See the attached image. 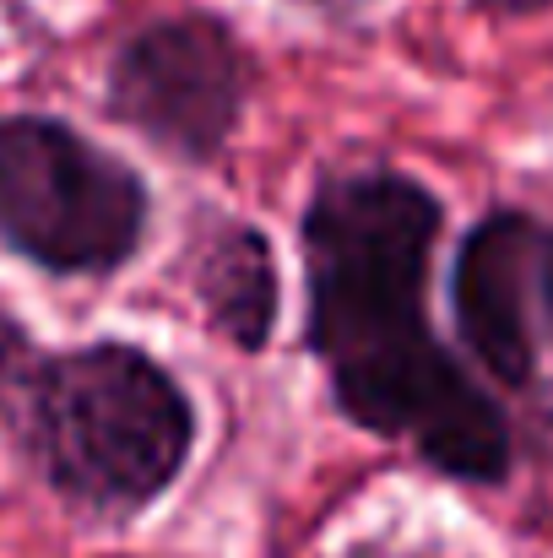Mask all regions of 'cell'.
Here are the masks:
<instances>
[{
  "mask_svg": "<svg viewBox=\"0 0 553 558\" xmlns=\"http://www.w3.org/2000/svg\"><path fill=\"white\" fill-rule=\"evenodd\" d=\"M153 222L147 180L55 114L0 109V244L49 277H109Z\"/></svg>",
  "mask_w": 553,
  "mask_h": 558,
  "instance_id": "3",
  "label": "cell"
},
{
  "mask_svg": "<svg viewBox=\"0 0 553 558\" xmlns=\"http://www.w3.org/2000/svg\"><path fill=\"white\" fill-rule=\"evenodd\" d=\"M440 228V195L390 163L326 174L299 228L304 337L348 423L407 445L450 483L494 488L516 439L505 407L429 326Z\"/></svg>",
  "mask_w": 553,
  "mask_h": 558,
  "instance_id": "1",
  "label": "cell"
},
{
  "mask_svg": "<svg viewBox=\"0 0 553 558\" xmlns=\"http://www.w3.org/2000/svg\"><path fill=\"white\" fill-rule=\"evenodd\" d=\"M348 558H440V554H396V548H359Z\"/></svg>",
  "mask_w": 553,
  "mask_h": 558,
  "instance_id": "10",
  "label": "cell"
},
{
  "mask_svg": "<svg viewBox=\"0 0 553 558\" xmlns=\"http://www.w3.org/2000/svg\"><path fill=\"white\" fill-rule=\"evenodd\" d=\"M250 49L217 11H175L131 33L109 60V114L180 163H212L250 104Z\"/></svg>",
  "mask_w": 553,
  "mask_h": 558,
  "instance_id": "4",
  "label": "cell"
},
{
  "mask_svg": "<svg viewBox=\"0 0 553 558\" xmlns=\"http://www.w3.org/2000/svg\"><path fill=\"white\" fill-rule=\"evenodd\" d=\"M543 320L553 326V222H549V239H543Z\"/></svg>",
  "mask_w": 553,
  "mask_h": 558,
  "instance_id": "9",
  "label": "cell"
},
{
  "mask_svg": "<svg viewBox=\"0 0 553 558\" xmlns=\"http://www.w3.org/2000/svg\"><path fill=\"white\" fill-rule=\"evenodd\" d=\"M22 450L44 488L93 521L153 510L195 450V401L136 342H87L27 379Z\"/></svg>",
  "mask_w": 553,
  "mask_h": 558,
  "instance_id": "2",
  "label": "cell"
},
{
  "mask_svg": "<svg viewBox=\"0 0 553 558\" xmlns=\"http://www.w3.org/2000/svg\"><path fill=\"white\" fill-rule=\"evenodd\" d=\"M478 11H494V16H538V11H549L553 0H472Z\"/></svg>",
  "mask_w": 553,
  "mask_h": 558,
  "instance_id": "8",
  "label": "cell"
},
{
  "mask_svg": "<svg viewBox=\"0 0 553 558\" xmlns=\"http://www.w3.org/2000/svg\"><path fill=\"white\" fill-rule=\"evenodd\" d=\"M22 359H27V331L0 310V396H5V385H11V374H16Z\"/></svg>",
  "mask_w": 553,
  "mask_h": 558,
  "instance_id": "7",
  "label": "cell"
},
{
  "mask_svg": "<svg viewBox=\"0 0 553 558\" xmlns=\"http://www.w3.org/2000/svg\"><path fill=\"white\" fill-rule=\"evenodd\" d=\"M184 277L201 320L239 353H261L282 315V277L266 228L239 217H212L184 255Z\"/></svg>",
  "mask_w": 553,
  "mask_h": 558,
  "instance_id": "6",
  "label": "cell"
},
{
  "mask_svg": "<svg viewBox=\"0 0 553 558\" xmlns=\"http://www.w3.org/2000/svg\"><path fill=\"white\" fill-rule=\"evenodd\" d=\"M543 239H549L543 217L500 206L467 228L450 266V310L461 348L489 379L510 390H527L538 379Z\"/></svg>",
  "mask_w": 553,
  "mask_h": 558,
  "instance_id": "5",
  "label": "cell"
}]
</instances>
